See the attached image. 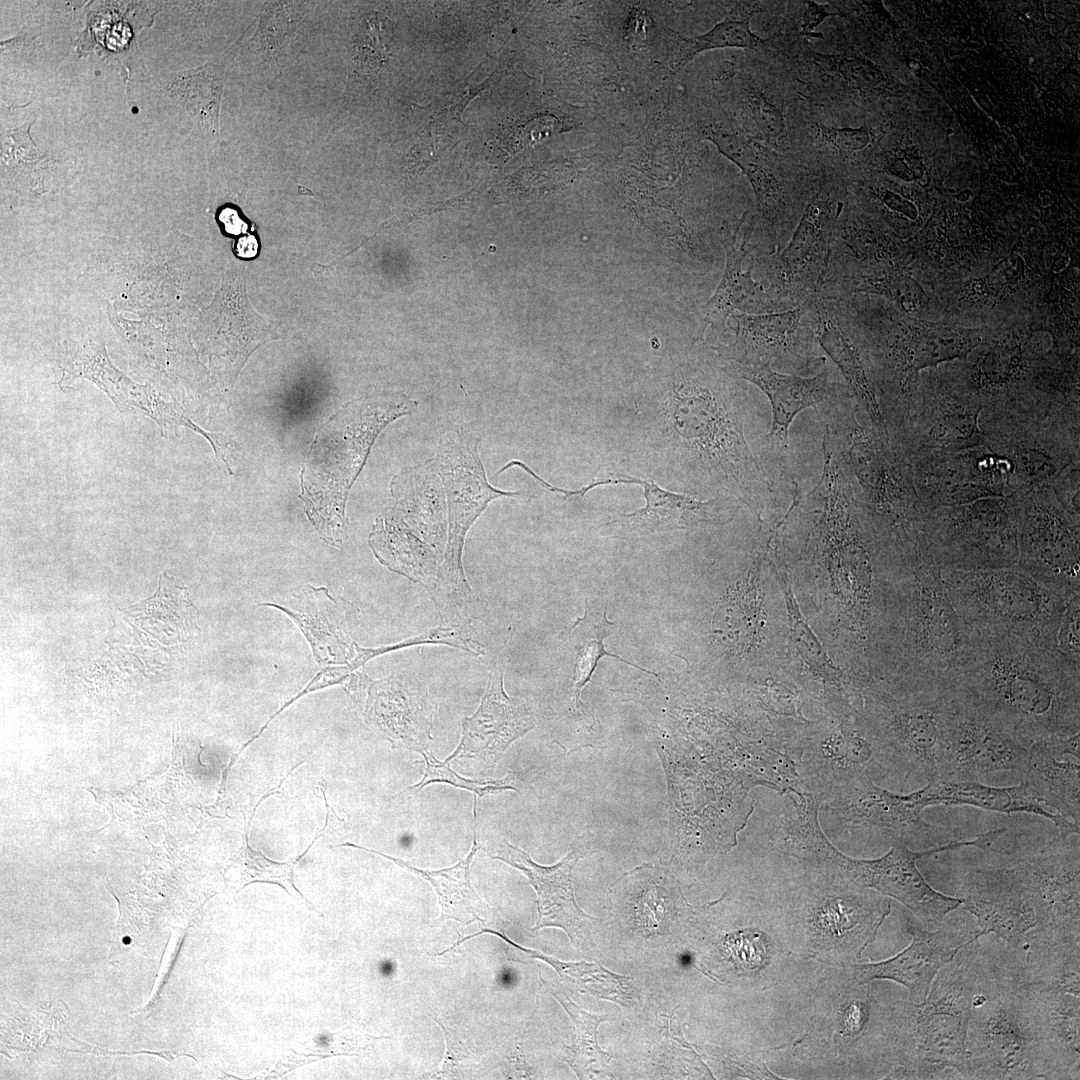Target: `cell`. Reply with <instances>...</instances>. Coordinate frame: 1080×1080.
Returning a JSON list of instances; mask_svg holds the SVG:
<instances>
[{"label": "cell", "mask_w": 1080, "mask_h": 1080, "mask_svg": "<svg viewBox=\"0 0 1080 1080\" xmlns=\"http://www.w3.org/2000/svg\"><path fill=\"white\" fill-rule=\"evenodd\" d=\"M950 686L1029 746L1080 733V668L1045 645L974 629Z\"/></svg>", "instance_id": "1"}, {"label": "cell", "mask_w": 1080, "mask_h": 1080, "mask_svg": "<svg viewBox=\"0 0 1080 1080\" xmlns=\"http://www.w3.org/2000/svg\"><path fill=\"white\" fill-rule=\"evenodd\" d=\"M1006 832L1005 828L983 832L970 840L912 851L896 844L882 857L864 860L838 851L824 836L817 819V805L805 804L786 819L787 852L800 860L807 873L820 884L842 892L873 889L906 906L926 928L939 926L962 904L961 898L945 895L924 879L917 861L961 847L987 848Z\"/></svg>", "instance_id": "2"}, {"label": "cell", "mask_w": 1080, "mask_h": 1080, "mask_svg": "<svg viewBox=\"0 0 1080 1080\" xmlns=\"http://www.w3.org/2000/svg\"><path fill=\"white\" fill-rule=\"evenodd\" d=\"M979 939L972 940L934 978L926 999L892 1009V1059L906 1078L935 1079L947 1069L969 1079L967 1030L976 994L989 984L980 972Z\"/></svg>", "instance_id": "3"}, {"label": "cell", "mask_w": 1080, "mask_h": 1080, "mask_svg": "<svg viewBox=\"0 0 1080 1080\" xmlns=\"http://www.w3.org/2000/svg\"><path fill=\"white\" fill-rule=\"evenodd\" d=\"M418 403L403 393L382 394L350 402L316 437L302 474V499L319 535L333 546L348 536L345 506L349 490L380 432L394 420L417 411Z\"/></svg>", "instance_id": "4"}, {"label": "cell", "mask_w": 1080, "mask_h": 1080, "mask_svg": "<svg viewBox=\"0 0 1080 1080\" xmlns=\"http://www.w3.org/2000/svg\"><path fill=\"white\" fill-rule=\"evenodd\" d=\"M865 726L885 771L899 770L902 789L911 778L938 776L953 709L951 686L940 680L900 676L867 697Z\"/></svg>", "instance_id": "5"}, {"label": "cell", "mask_w": 1080, "mask_h": 1080, "mask_svg": "<svg viewBox=\"0 0 1080 1080\" xmlns=\"http://www.w3.org/2000/svg\"><path fill=\"white\" fill-rule=\"evenodd\" d=\"M949 596L972 628L1020 637L1055 651L1070 600L1018 566L987 570L941 569Z\"/></svg>", "instance_id": "6"}, {"label": "cell", "mask_w": 1080, "mask_h": 1080, "mask_svg": "<svg viewBox=\"0 0 1080 1080\" xmlns=\"http://www.w3.org/2000/svg\"><path fill=\"white\" fill-rule=\"evenodd\" d=\"M969 1079H1049L1029 992L1014 968L975 995L967 1030Z\"/></svg>", "instance_id": "7"}, {"label": "cell", "mask_w": 1080, "mask_h": 1080, "mask_svg": "<svg viewBox=\"0 0 1080 1080\" xmlns=\"http://www.w3.org/2000/svg\"><path fill=\"white\" fill-rule=\"evenodd\" d=\"M838 418L832 433L846 467L860 486L869 513L887 525L901 560L927 548L926 508L913 480L910 462L900 448L871 425L859 423L856 413Z\"/></svg>", "instance_id": "8"}, {"label": "cell", "mask_w": 1080, "mask_h": 1080, "mask_svg": "<svg viewBox=\"0 0 1080 1080\" xmlns=\"http://www.w3.org/2000/svg\"><path fill=\"white\" fill-rule=\"evenodd\" d=\"M984 445L1011 464L1010 493L1053 487L1079 467V417L1033 408L989 409Z\"/></svg>", "instance_id": "9"}, {"label": "cell", "mask_w": 1080, "mask_h": 1080, "mask_svg": "<svg viewBox=\"0 0 1080 1080\" xmlns=\"http://www.w3.org/2000/svg\"><path fill=\"white\" fill-rule=\"evenodd\" d=\"M906 603L901 636V676L950 683L974 629L959 615L930 555L905 564Z\"/></svg>", "instance_id": "10"}, {"label": "cell", "mask_w": 1080, "mask_h": 1080, "mask_svg": "<svg viewBox=\"0 0 1080 1080\" xmlns=\"http://www.w3.org/2000/svg\"><path fill=\"white\" fill-rule=\"evenodd\" d=\"M702 135L747 177L756 200L758 234L772 254L779 252L822 176L739 128L712 124L702 129Z\"/></svg>", "instance_id": "11"}, {"label": "cell", "mask_w": 1080, "mask_h": 1080, "mask_svg": "<svg viewBox=\"0 0 1080 1080\" xmlns=\"http://www.w3.org/2000/svg\"><path fill=\"white\" fill-rule=\"evenodd\" d=\"M927 547L941 569L987 570L1018 566L1015 493L926 509Z\"/></svg>", "instance_id": "12"}, {"label": "cell", "mask_w": 1080, "mask_h": 1080, "mask_svg": "<svg viewBox=\"0 0 1080 1080\" xmlns=\"http://www.w3.org/2000/svg\"><path fill=\"white\" fill-rule=\"evenodd\" d=\"M479 442L474 435L457 428L440 439L436 456L429 460L441 480L447 503L448 539L437 582L459 604L472 599L462 565L469 529L490 501L528 497L522 492L496 489L489 483L478 452Z\"/></svg>", "instance_id": "13"}, {"label": "cell", "mask_w": 1080, "mask_h": 1080, "mask_svg": "<svg viewBox=\"0 0 1080 1080\" xmlns=\"http://www.w3.org/2000/svg\"><path fill=\"white\" fill-rule=\"evenodd\" d=\"M1015 494L1018 567L1067 598L1080 594L1079 514L1061 503L1053 487Z\"/></svg>", "instance_id": "14"}, {"label": "cell", "mask_w": 1080, "mask_h": 1080, "mask_svg": "<svg viewBox=\"0 0 1080 1080\" xmlns=\"http://www.w3.org/2000/svg\"><path fill=\"white\" fill-rule=\"evenodd\" d=\"M845 193L844 181L823 176L791 239L772 254L770 285L766 288L782 310L794 308L819 292Z\"/></svg>", "instance_id": "15"}, {"label": "cell", "mask_w": 1080, "mask_h": 1080, "mask_svg": "<svg viewBox=\"0 0 1080 1080\" xmlns=\"http://www.w3.org/2000/svg\"><path fill=\"white\" fill-rule=\"evenodd\" d=\"M1015 866L1036 913L1029 945L1080 943V833L1059 834Z\"/></svg>", "instance_id": "16"}, {"label": "cell", "mask_w": 1080, "mask_h": 1080, "mask_svg": "<svg viewBox=\"0 0 1080 1080\" xmlns=\"http://www.w3.org/2000/svg\"><path fill=\"white\" fill-rule=\"evenodd\" d=\"M946 751L938 776L980 780L996 771L1024 772L1029 745L953 689Z\"/></svg>", "instance_id": "17"}, {"label": "cell", "mask_w": 1080, "mask_h": 1080, "mask_svg": "<svg viewBox=\"0 0 1080 1080\" xmlns=\"http://www.w3.org/2000/svg\"><path fill=\"white\" fill-rule=\"evenodd\" d=\"M924 507L961 505L1010 493L1011 464L987 446L908 460Z\"/></svg>", "instance_id": "18"}, {"label": "cell", "mask_w": 1080, "mask_h": 1080, "mask_svg": "<svg viewBox=\"0 0 1080 1080\" xmlns=\"http://www.w3.org/2000/svg\"><path fill=\"white\" fill-rule=\"evenodd\" d=\"M983 399L935 393L910 402L893 423L895 439L906 458L958 452L984 445L980 415Z\"/></svg>", "instance_id": "19"}, {"label": "cell", "mask_w": 1080, "mask_h": 1080, "mask_svg": "<svg viewBox=\"0 0 1080 1080\" xmlns=\"http://www.w3.org/2000/svg\"><path fill=\"white\" fill-rule=\"evenodd\" d=\"M831 810L849 827L884 831L899 845L916 843L926 848L958 840L940 827L926 822L913 792L893 793L877 786L868 774L838 784Z\"/></svg>", "instance_id": "20"}, {"label": "cell", "mask_w": 1080, "mask_h": 1080, "mask_svg": "<svg viewBox=\"0 0 1080 1080\" xmlns=\"http://www.w3.org/2000/svg\"><path fill=\"white\" fill-rule=\"evenodd\" d=\"M962 909L976 920V935L994 934L1023 954L1036 929L1031 895L1016 866L970 870L963 879Z\"/></svg>", "instance_id": "21"}, {"label": "cell", "mask_w": 1080, "mask_h": 1080, "mask_svg": "<svg viewBox=\"0 0 1080 1080\" xmlns=\"http://www.w3.org/2000/svg\"><path fill=\"white\" fill-rule=\"evenodd\" d=\"M62 371L57 384L63 388L75 379L94 383L120 412L139 411L151 418L162 431L167 425L184 426L203 435L210 443L214 435L203 431L173 403L165 401L149 384H139L118 370L110 361L105 344L98 337L63 342Z\"/></svg>", "instance_id": "22"}, {"label": "cell", "mask_w": 1080, "mask_h": 1080, "mask_svg": "<svg viewBox=\"0 0 1080 1080\" xmlns=\"http://www.w3.org/2000/svg\"><path fill=\"white\" fill-rule=\"evenodd\" d=\"M965 918L944 920L935 930L907 924L912 940L894 957L875 963L852 965L856 984H870L875 979L895 981L909 992V1000L923 1002L938 972L972 940L980 939L976 927Z\"/></svg>", "instance_id": "23"}, {"label": "cell", "mask_w": 1080, "mask_h": 1080, "mask_svg": "<svg viewBox=\"0 0 1080 1080\" xmlns=\"http://www.w3.org/2000/svg\"><path fill=\"white\" fill-rule=\"evenodd\" d=\"M756 216L745 213L732 230L721 235L726 252L722 280L705 307L702 333L713 346L722 336L728 317L734 313L758 314L782 311L767 288L753 278L751 252L759 245Z\"/></svg>", "instance_id": "24"}, {"label": "cell", "mask_w": 1080, "mask_h": 1080, "mask_svg": "<svg viewBox=\"0 0 1080 1080\" xmlns=\"http://www.w3.org/2000/svg\"><path fill=\"white\" fill-rule=\"evenodd\" d=\"M982 342L979 331L957 327L897 323L884 343L890 375L898 388L896 418L912 395L918 373L923 369L965 358Z\"/></svg>", "instance_id": "25"}, {"label": "cell", "mask_w": 1080, "mask_h": 1080, "mask_svg": "<svg viewBox=\"0 0 1080 1080\" xmlns=\"http://www.w3.org/2000/svg\"><path fill=\"white\" fill-rule=\"evenodd\" d=\"M535 715L525 699L510 697L504 690V669L494 665L481 703L462 719L459 757L479 760L492 769L507 748L534 728Z\"/></svg>", "instance_id": "26"}, {"label": "cell", "mask_w": 1080, "mask_h": 1080, "mask_svg": "<svg viewBox=\"0 0 1080 1080\" xmlns=\"http://www.w3.org/2000/svg\"><path fill=\"white\" fill-rule=\"evenodd\" d=\"M807 302L787 310L734 313L720 339L712 346L725 359L740 365H771L778 358L801 357V320Z\"/></svg>", "instance_id": "27"}, {"label": "cell", "mask_w": 1080, "mask_h": 1080, "mask_svg": "<svg viewBox=\"0 0 1080 1080\" xmlns=\"http://www.w3.org/2000/svg\"><path fill=\"white\" fill-rule=\"evenodd\" d=\"M493 859L520 870L529 879L537 894L538 918L532 930L538 932L546 927L560 928L576 947L583 924L595 920L578 906L572 886V869L580 859L577 850L569 852L562 860L551 866H543L530 855L507 840L497 847Z\"/></svg>", "instance_id": "28"}, {"label": "cell", "mask_w": 1080, "mask_h": 1080, "mask_svg": "<svg viewBox=\"0 0 1080 1080\" xmlns=\"http://www.w3.org/2000/svg\"><path fill=\"white\" fill-rule=\"evenodd\" d=\"M366 715L393 743L406 748L420 752L432 740L434 705L414 676L392 674L371 681Z\"/></svg>", "instance_id": "29"}, {"label": "cell", "mask_w": 1080, "mask_h": 1080, "mask_svg": "<svg viewBox=\"0 0 1080 1080\" xmlns=\"http://www.w3.org/2000/svg\"><path fill=\"white\" fill-rule=\"evenodd\" d=\"M813 334L826 354L841 370L848 388L864 408L872 427L890 438L881 405L850 326L847 325L841 303L816 293L806 299Z\"/></svg>", "instance_id": "30"}, {"label": "cell", "mask_w": 1080, "mask_h": 1080, "mask_svg": "<svg viewBox=\"0 0 1080 1080\" xmlns=\"http://www.w3.org/2000/svg\"><path fill=\"white\" fill-rule=\"evenodd\" d=\"M1021 776L1041 804L1080 825V733L1032 742Z\"/></svg>", "instance_id": "31"}, {"label": "cell", "mask_w": 1080, "mask_h": 1080, "mask_svg": "<svg viewBox=\"0 0 1080 1080\" xmlns=\"http://www.w3.org/2000/svg\"><path fill=\"white\" fill-rule=\"evenodd\" d=\"M726 370L737 378L752 382L768 397L772 407L768 438L779 453L787 450L790 425L801 411L836 398L845 388L833 382L826 370L806 378L776 372L767 364L731 363Z\"/></svg>", "instance_id": "32"}, {"label": "cell", "mask_w": 1080, "mask_h": 1080, "mask_svg": "<svg viewBox=\"0 0 1080 1080\" xmlns=\"http://www.w3.org/2000/svg\"><path fill=\"white\" fill-rule=\"evenodd\" d=\"M913 792L923 810L936 805H967L1005 814L1028 813L1052 821L1059 834L1080 833V825L1046 810L1022 781L1018 786L995 787L985 785L980 780L935 776Z\"/></svg>", "instance_id": "33"}, {"label": "cell", "mask_w": 1080, "mask_h": 1080, "mask_svg": "<svg viewBox=\"0 0 1080 1080\" xmlns=\"http://www.w3.org/2000/svg\"><path fill=\"white\" fill-rule=\"evenodd\" d=\"M1021 982L1027 987L1033 1003L1049 1079H1079L1080 996L1037 983Z\"/></svg>", "instance_id": "34"}, {"label": "cell", "mask_w": 1080, "mask_h": 1080, "mask_svg": "<svg viewBox=\"0 0 1080 1080\" xmlns=\"http://www.w3.org/2000/svg\"><path fill=\"white\" fill-rule=\"evenodd\" d=\"M262 605L283 611L297 624L319 664H347L354 657L355 642L343 631L338 604L327 588L307 585L286 604Z\"/></svg>", "instance_id": "35"}, {"label": "cell", "mask_w": 1080, "mask_h": 1080, "mask_svg": "<svg viewBox=\"0 0 1080 1080\" xmlns=\"http://www.w3.org/2000/svg\"><path fill=\"white\" fill-rule=\"evenodd\" d=\"M763 66L752 68L741 79L743 127L739 129L773 150L787 154L792 150L795 128L792 122L797 116L790 115L786 93Z\"/></svg>", "instance_id": "36"}, {"label": "cell", "mask_w": 1080, "mask_h": 1080, "mask_svg": "<svg viewBox=\"0 0 1080 1080\" xmlns=\"http://www.w3.org/2000/svg\"><path fill=\"white\" fill-rule=\"evenodd\" d=\"M341 846L354 847L378 854L428 881L438 896L441 908L439 920H454L462 925L478 922L481 928H488L492 924L494 912L489 904L477 894L470 879L471 864L474 855L480 848L476 839L475 826L473 845L469 853L455 865L440 870L420 869L402 859L352 843H345Z\"/></svg>", "instance_id": "37"}, {"label": "cell", "mask_w": 1080, "mask_h": 1080, "mask_svg": "<svg viewBox=\"0 0 1080 1080\" xmlns=\"http://www.w3.org/2000/svg\"><path fill=\"white\" fill-rule=\"evenodd\" d=\"M644 489L646 505L621 518L623 526L640 535L682 529L699 524L720 523L723 518L719 502L698 500L688 495L660 488L653 481L634 478Z\"/></svg>", "instance_id": "38"}, {"label": "cell", "mask_w": 1080, "mask_h": 1080, "mask_svg": "<svg viewBox=\"0 0 1080 1080\" xmlns=\"http://www.w3.org/2000/svg\"><path fill=\"white\" fill-rule=\"evenodd\" d=\"M898 252L897 244L888 235L861 222L843 205L834 226L822 285L839 278L854 264L882 265L884 270L898 267L893 263Z\"/></svg>", "instance_id": "39"}, {"label": "cell", "mask_w": 1080, "mask_h": 1080, "mask_svg": "<svg viewBox=\"0 0 1080 1080\" xmlns=\"http://www.w3.org/2000/svg\"><path fill=\"white\" fill-rule=\"evenodd\" d=\"M763 11L761 2H738L730 13L707 32L692 38H681L683 45L675 70H680L698 54L715 49L741 48L757 53L771 52L770 39H763L750 28V20Z\"/></svg>", "instance_id": "40"}, {"label": "cell", "mask_w": 1080, "mask_h": 1080, "mask_svg": "<svg viewBox=\"0 0 1080 1080\" xmlns=\"http://www.w3.org/2000/svg\"><path fill=\"white\" fill-rule=\"evenodd\" d=\"M487 933L499 937L504 942L514 948L519 949L520 951L527 954L529 957L540 959L548 963L556 970V972L561 978H565L566 980L574 983L583 992L590 991L591 993L589 983H593L596 990V995H598L599 997H605L607 999L616 1001L624 1005L625 998L627 997L626 985L623 984L625 977L613 974L610 971L604 969L601 965L586 962H562L552 956L545 955L540 951L524 948L510 940L504 932H502L501 930H496L494 928H482L479 932H476L474 936L476 937Z\"/></svg>", "instance_id": "41"}, {"label": "cell", "mask_w": 1080, "mask_h": 1080, "mask_svg": "<svg viewBox=\"0 0 1080 1080\" xmlns=\"http://www.w3.org/2000/svg\"><path fill=\"white\" fill-rule=\"evenodd\" d=\"M575 1025L572 1044L567 1047L570 1066L580 1077L582 1073L600 1074L606 1070L611 1055L602 1050L596 1039L597 1027L606 1021L605 1015L590 1014L564 995L555 994Z\"/></svg>", "instance_id": "42"}, {"label": "cell", "mask_w": 1080, "mask_h": 1080, "mask_svg": "<svg viewBox=\"0 0 1080 1080\" xmlns=\"http://www.w3.org/2000/svg\"><path fill=\"white\" fill-rule=\"evenodd\" d=\"M223 82L206 71L184 75L178 84V94L201 127L213 151L219 145L218 111Z\"/></svg>", "instance_id": "43"}, {"label": "cell", "mask_w": 1080, "mask_h": 1080, "mask_svg": "<svg viewBox=\"0 0 1080 1080\" xmlns=\"http://www.w3.org/2000/svg\"><path fill=\"white\" fill-rule=\"evenodd\" d=\"M845 284L848 286V291L853 294L873 293L883 295L907 314H913L921 310L925 299V292L921 285L899 267L876 274L860 276L822 296H829Z\"/></svg>", "instance_id": "44"}, {"label": "cell", "mask_w": 1080, "mask_h": 1080, "mask_svg": "<svg viewBox=\"0 0 1080 1080\" xmlns=\"http://www.w3.org/2000/svg\"><path fill=\"white\" fill-rule=\"evenodd\" d=\"M248 822L244 835L243 844L234 861L233 867L237 873L238 891L255 882L278 884L288 894L297 899H302L307 905L310 902L302 895L294 884V866L306 853L289 862H277L266 858L261 852L254 850L248 843Z\"/></svg>", "instance_id": "45"}, {"label": "cell", "mask_w": 1080, "mask_h": 1080, "mask_svg": "<svg viewBox=\"0 0 1080 1080\" xmlns=\"http://www.w3.org/2000/svg\"><path fill=\"white\" fill-rule=\"evenodd\" d=\"M422 644H444L462 649L475 656L484 655L485 646L473 637L465 624L452 621L445 626H437L398 643L375 648H363L354 643L355 655L347 663L351 672L363 666L370 659L384 653Z\"/></svg>", "instance_id": "46"}, {"label": "cell", "mask_w": 1080, "mask_h": 1080, "mask_svg": "<svg viewBox=\"0 0 1080 1080\" xmlns=\"http://www.w3.org/2000/svg\"><path fill=\"white\" fill-rule=\"evenodd\" d=\"M583 633L579 636L582 641L576 644V658L574 667V700L575 705L578 707L580 703V695L582 689L591 680V677L598 665L600 659L604 656H610L617 658L618 660L625 662L626 664L633 666L644 672L656 675L642 667H639L618 655L612 654L605 649L604 639L608 636L609 628L613 622H610L606 618V612L603 613L601 619H598L596 623L592 622L588 614L586 607L585 616L578 618L575 622Z\"/></svg>", "instance_id": "47"}, {"label": "cell", "mask_w": 1080, "mask_h": 1080, "mask_svg": "<svg viewBox=\"0 0 1080 1080\" xmlns=\"http://www.w3.org/2000/svg\"><path fill=\"white\" fill-rule=\"evenodd\" d=\"M1023 350L1016 340H1002L981 354L974 368L980 389H1001L1014 382L1022 371Z\"/></svg>", "instance_id": "48"}, {"label": "cell", "mask_w": 1080, "mask_h": 1080, "mask_svg": "<svg viewBox=\"0 0 1080 1080\" xmlns=\"http://www.w3.org/2000/svg\"><path fill=\"white\" fill-rule=\"evenodd\" d=\"M758 583V574L754 571L729 604L735 622L732 638L744 650L753 648L762 638L763 601Z\"/></svg>", "instance_id": "49"}, {"label": "cell", "mask_w": 1080, "mask_h": 1080, "mask_svg": "<svg viewBox=\"0 0 1080 1080\" xmlns=\"http://www.w3.org/2000/svg\"><path fill=\"white\" fill-rule=\"evenodd\" d=\"M420 753L424 758L426 767L423 772L421 781L409 787V789H415L416 791H419L425 786L432 783H446L457 788L471 791L479 798L485 795L498 793L505 790H514L517 792L519 791L512 783L513 778L511 777V775H507L506 777L499 780L490 781H474L458 775L454 770L451 769L450 763L456 756L459 755V746L444 761L437 760L432 755V753L426 750H422L420 751Z\"/></svg>", "instance_id": "50"}, {"label": "cell", "mask_w": 1080, "mask_h": 1080, "mask_svg": "<svg viewBox=\"0 0 1080 1080\" xmlns=\"http://www.w3.org/2000/svg\"><path fill=\"white\" fill-rule=\"evenodd\" d=\"M729 960L745 971L760 970L768 960L764 935L753 930L731 933L723 941Z\"/></svg>", "instance_id": "51"}, {"label": "cell", "mask_w": 1080, "mask_h": 1080, "mask_svg": "<svg viewBox=\"0 0 1080 1080\" xmlns=\"http://www.w3.org/2000/svg\"><path fill=\"white\" fill-rule=\"evenodd\" d=\"M1024 272V259L1018 252L1013 251L979 281L980 292L986 297L996 299L1016 287L1022 280Z\"/></svg>", "instance_id": "52"}, {"label": "cell", "mask_w": 1080, "mask_h": 1080, "mask_svg": "<svg viewBox=\"0 0 1080 1080\" xmlns=\"http://www.w3.org/2000/svg\"><path fill=\"white\" fill-rule=\"evenodd\" d=\"M870 985L865 993L850 997L840 1014V1034L849 1042L860 1040L869 1031L871 1020Z\"/></svg>", "instance_id": "53"}, {"label": "cell", "mask_w": 1080, "mask_h": 1080, "mask_svg": "<svg viewBox=\"0 0 1080 1080\" xmlns=\"http://www.w3.org/2000/svg\"><path fill=\"white\" fill-rule=\"evenodd\" d=\"M1080 594L1074 596L1068 605L1057 632L1055 648L1071 665L1080 668L1079 656V610Z\"/></svg>", "instance_id": "54"}, {"label": "cell", "mask_w": 1080, "mask_h": 1080, "mask_svg": "<svg viewBox=\"0 0 1080 1080\" xmlns=\"http://www.w3.org/2000/svg\"><path fill=\"white\" fill-rule=\"evenodd\" d=\"M372 20L367 22L366 29L358 35L353 56L355 67L365 71L380 69L388 53L380 39L374 36L378 20Z\"/></svg>", "instance_id": "55"}, {"label": "cell", "mask_w": 1080, "mask_h": 1080, "mask_svg": "<svg viewBox=\"0 0 1080 1080\" xmlns=\"http://www.w3.org/2000/svg\"><path fill=\"white\" fill-rule=\"evenodd\" d=\"M350 673H351V671L348 668V666H332V667H326L323 670H321L318 674L315 675V677L308 683V685L298 695H296L294 698H292L278 712H276L268 720L266 725H264L254 737H252L247 743H245V745L247 746L253 740H255L264 731V729L267 727V725L272 721V719L275 716H277L283 709L288 707L291 703L296 701L298 698L304 696L307 693H310V692H313V691H316V690H319V689H322V688H325V687H328V686H331V685L341 683L344 679H346L349 676Z\"/></svg>", "instance_id": "56"}, {"label": "cell", "mask_w": 1080, "mask_h": 1080, "mask_svg": "<svg viewBox=\"0 0 1080 1080\" xmlns=\"http://www.w3.org/2000/svg\"><path fill=\"white\" fill-rule=\"evenodd\" d=\"M803 12L799 25V35L805 37H819L818 28L828 17L837 16V11L832 2L820 4L815 1H802Z\"/></svg>", "instance_id": "57"}, {"label": "cell", "mask_w": 1080, "mask_h": 1080, "mask_svg": "<svg viewBox=\"0 0 1080 1080\" xmlns=\"http://www.w3.org/2000/svg\"><path fill=\"white\" fill-rule=\"evenodd\" d=\"M256 247H257V244H256L255 239L253 237L249 236V237L239 241V243H238V252H239L240 255H241V253H245L244 256L249 257V256H252L256 252Z\"/></svg>", "instance_id": "58"}, {"label": "cell", "mask_w": 1080, "mask_h": 1080, "mask_svg": "<svg viewBox=\"0 0 1080 1080\" xmlns=\"http://www.w3.org/2000/svg\"><path fill=\"white\" fill-rule=\"evenodd\" d=\"M392 967H393V964H391V963H385V964H383V965L381 966V971H382V973H383V974H387V975H388V974H390V973L392 972Z\"/></svg>", "instance_id": "59"}]
</instances>
